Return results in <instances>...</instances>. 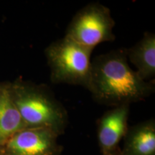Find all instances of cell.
<instances>
[{"instance_id":"6da1fadb","label":"cell","mask_w":155,"mask_h":155,"mask_svg":"<svg viewBox=\"0 0 155 155\" xmlns=\"http://www.w3.org/2000/svg\"><path fill=\"white\" fill-rule=\"evenodd\" d=\"M89 91L95 101L114 107L146 99L154 82L141 78L129 66L125 48L96 56L91 63Z\"/></svg>"},{"instance_id":"7a4b0ae2","label":"cell","mask_w":155,"mask_h":155,"mask_svg":"<svg viewBox=\"0 0 155 155\" xmlns=\"http://www.w3.org/2000/svg\"><path fill=\"white\" fill-rule=\"evenodd\" d=\"M13 101L27 128H47L61 135L68 122L67 110L43 84L17 78L9 83Z\"/></svg>"},{"instance_id":"3957f363","label":"cell","mask_w":155,"mask_h":155,"mask_svg":"<svg viewBox=\"0 0 155 155\" xmlns=\"http://www.w3.org/2000/svg\"><path fill=\"white\" fill-rule=\"evenodd\" d=\"M93 50L66 37L50 44L45 54L52 82L80 86L89 90Z\"/></svg>"},{"instance_id":"277c9868","label":"cell","mask_w":155,"mask_h":155,"mask_svg":"<svg viewBox=\"0 0 155 155\" xmlns=\"http://www.w3.org/2000/svg\"><path fill=\"white\" fill-rule=\"evenodd\" d=\"M114 26L115 21L109 8L101 3H91L73 17L65 37L94 50L101 43L115 40Z\"/></svg>"},{"instance_id":"5b68a950","label":"cell","mask_w":155,"mask_h":155,"mask_svg":"<svg viewBox=\"0 0 155 155\" xmlns=\"http://www.w3.org/2000/svg\"><path fill=\"white\" fill-rule=\"evenodd\" d=\"M58 135L47 128H25L9 139L0 150L5 155H59L63 147Z\"/></svg>"},{"instance_id":"8992f818","label":"cell","mask_w":155,"mask_h":155,"mask_svg":"<svg viewBox=\"0 0 155 155\" xmlns=\"http://www.w3.org/2000/svg\"><path fill=\"white\" fill-rule=\"evenodd\" d=\"M130 105L115 106L106 111L98 122V140L101 155H117L119 144L128 129Z\"/></svg>"},{"instance_id":"52a82bcc","label":"cell","mask_w":155,"mask_h":155,"mask_svg":"<svg viewBox=\"0 0 155 155\" xmlns=\"http://www.w3.org/2000/svg\"><path fill=\"white\" fill-rule=\"evenodd\" d=\"M118 155H155V122L151 119L128 129Z\"/></svg>"},{"instance_id":"ba28073f","label":"cell","mask_w":155,"mask_h":155,"mask_svg":"<svg viewBox=\"0 0 155 155\" xmlns=\"http://www.w3.org/2000/svg\"><path fill=\"white\" fill-rule=\"evenodd\" d=\"M127 50L128 61L136 67V72L142 80L151 82L155 77V35L144 32L142 38Z\"/></svg>"},{"instance_id":"9c48e42d","label":"cell","mask_w":155,"mask_h":155,"mask_svg":"<svg viewBox=\"0 0 155 155\" xmlns=\"http://www.w3.org/2000/svg\"><path fill=\"white\" fill-rule=\"evenodd\" d=\"M26 126L15 106L9 83H0V147Z\"/></svg>"},{"instance_id":"30bf717a","label":"cell","mask_w":155,"mask_h":155,"mask_svg":"<svg viewBox=\"0 0 155 155\" xmlns=\"http://www.w3.org/2000/svg\"><path fill=\"white\" fill-rule=\"evenodd\" d=\"M0 155H5V154H4V153H3L2 152L1 150H0Z\"/></svg>"},{"instance_id":"8fae6325","label":"cell","mask_w":155,"mask_h":155,"mask_svg":"<svg viewBox=\"0 0 155 155\" xmlns=\"http://www.w3.org/2000/svg\"><path fill=\"white\" fill-rule=\"evenodd\" d=\"M117 155H118V154H117Z\"/></svg>"}]
</instances>
